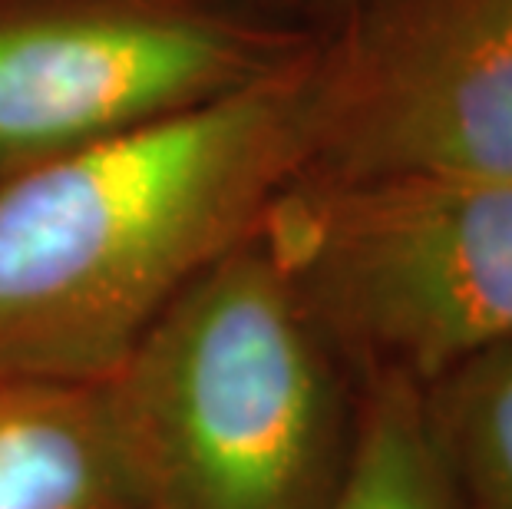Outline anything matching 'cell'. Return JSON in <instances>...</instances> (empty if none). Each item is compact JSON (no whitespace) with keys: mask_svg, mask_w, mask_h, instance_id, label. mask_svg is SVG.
I'll list each match as a JSON object with an SVG mask.
<instances>
[{"mask_svg":"<svg viewBox=\"0 0 512 509\" xmlns=\"http://www.w3.org/2000/svg\"><path fill=\"white\" fill-rule=\"evenodd\" d=\"M512 182V0H357L318 43L298 179Z\"/></svg>","mask_w":512,"mask_h":509,"instance_id":"5","label":"cell"},{"mask_svg":"<svg viewBox=\"0 0 512 509\" xmlns=\"http://www.w3.org/2000/svg\"><path fill=\"white\" fill-rule=\"evenodd\" d=\"M466 509H512V338L423 387Z\"/></svg>","mask_w":512,"mask_h":509,"instance_id":"8","label":"cell"},{"mask_svg":"<svg viewBox=\"0 0 512 509\" xmlns=\"http://www.w3.org/2000/svg\"><path fill=\"white\" fill-rule=\"evenodd\" d=\"M261 7H278L285 14H304V17H321V20H341L351 7V0H252ZM331 24V27H334Z\"/></svg>","mask_w":512,"mask_h":509,"instance_id":"9","label":"cell"},{"mask_svg":"<svg viewBox=\"0 0 512 509\" xmlns=\"http://www.w3.org/2000/svg\"><path fill=\"white\" fill-rule=\"evenodd\" d=\"M354 4H357V0H351V7H354ZM351 7H347V10H351Z\"/></svg>","mask_w":512,"mask_h":509,"instance_id":"10","label":"cell"},{"mask_svg":"<svg viewBox=\"0 0 512 509\" xmlns=\"http://www.w3.org/2000/svg\"><path fill=\"white\" fill-rule=\"evenodd\" d=\"M318 43L245 90L0 182V367L103 381L311 156Z\"/></svg>","mask_w":512,"mask_h":509,"instance_id":"1","label":"cell"},{"mask_svg":"<svg viewBox=\"0 0 512 509\" xmlns=\"http://www.w3.org/2000/svg\"><path fill=\"white\" fill-rule=\"evenodd\" d=\"M136 509H331L361 381L261 229L219 258L103 377Z\"/></svg>","mask_w":512,"mask_h":509,"instance_id":"2","label":"cell"},{"mask_svg":"<svg viewBox=\"0 0 512 509\" xmlns=\"http://www.w3.org/2000/svg\"><path fill=\"white\" fill-rule=\"evenodd\" d=\"M318 37L238 0H0V182L245 90Z\"/></svg>","mask_w":512,"mask_h":509,"instance_id":"4","label":"cell"},{"mask_svg":"<svg viewBox=\"0 0 512 509\" xmlns=\"http://www.w3.org/2000/svg\"><path fill=\"white\" fill-rule=\"evenodd\" d=\"M331 509H466L430 427L423 387L403 377L361 384L354 460Z\"/></svg>","mask_w":512,"mask_h":509,"instance_id":"7","label":"cell"},{"mask_svg":"<svg viewBox=\"0 0 512 509\" xmlns=\"http://www.w3.org/2000/svg\"><path fill=\"white\" fill-rule=\"evenodd\" d=\"M0 509H136L103 381L0 367Z\"/></svg>","mask_w":512,"mask_h":509,"instance_id":"6","label":"cell"},{"mask_svg":"<svg viewBox=\"0 0 512 509\" xmlns=\"http://www.w3.org/2000/svg\"><path fill=\"white\" fill-rule=\"evenodd\" d=\"M261 238L361 384L430 387L512 338V182L294 179Z\"/></svg>","mask_w":512,"mask_h":509,"instance_id":"3","label":"cell"}]
</instances>
